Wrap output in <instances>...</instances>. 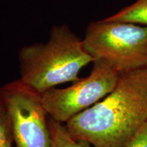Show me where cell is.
<instances>
[{"label":"cell","mask_w":147,"mask_h":147,"mask_svg":"<svg viewBox=\"0 0 147 147\" xmlns=\"http://www.w3.org/2000/svg\"><path fill=\"white\" fill-rule=\"evenodd\" d=\"M20 80L40 93L75 82L84 67L93 62L83 40L68 25H54L46 43L25 46L18 52Z\"/></svg>","instance_id":"obj_2"},{"label":"cell","mask_w":147,"mask_h":147,"mask_svg":"<svg viewBox=\"0 0 147 147\" xmlns=\"http://www.w3.org/2000/svg\"><path fill=\"white\" fill-rule=\"evenodd\" d=\"M14 144L10 115L4 100L0 95V147H14Z\"/></svg>","instance_id":"obj_8"},{"label":"cell","mask_w":147,"mask_h":147,"mask_svg":"<svg viewBox=\"0 0 147 147\" xmlns=\"http://www.w3.org/2000/svg\"><path fill=\"white\" fill-rule=\"evenodd\" d=\"M82 40L93 61H102L119 74L147 67L146 26L104 18L90 23Z\"/></svg>","instance_id":"obj_3"},{"label":"cell","mask_w":147,"mask_h":147,"mask_svg":"<svg viewBox=\"0 0 147 147\" xmlns=\"http://www.w3.org/2000/svg\"><path fill=\"white\" fill-rule=\"evenodd\" d=\"M10 115L15 147H51L49 114L41 93L14 80L0 87Z\"/></svg>","instance_id":"obj_4"},{"label":"cell","mask_w":147,"mask_h":147,"mask_svg":"<svg viewBox=\"0 0 147 147\" xmlns=\"http://www.w3.org/2000/svg\"><path fill=\"white\" fill-rule=\"evenodd\" d=\"M147 123V67L120 74L115 87L65 123L69 133L93 147H125Z\"/></svg>","instance_id":"obj_1"},{"label":"cell","mask_w":147,"mask_h":147,"mask_svg":"<svg viewBox=\"0 0 147 147\" xmlns=\"http://www.w3.org/2000/svg\"><path fill=\"white\" fill-rule=\"evenodd\" d=\"M93 63L88 76L80 78L67 88L53 87L41 93L46 110L55 121L65 123L100 102L115 87L119 74L102 61Z\"/></svg>","instance_id":"obj_5"},{"label":"cell","mask_w":147,"mask_h":147,"mask_svg":"<svg viewBox=\"0 0 147 147\" xmlns=\"http://www.w3.org/2000/svg\"><path fill=\"white\" fill-rule=\"evenodd\" d=\"M49 126L51 134V147H93L83 140H77L69 133L65 125L49 115Z\"/></svg>","instance_id":"obj_6"},{"label":"cell","mask_w":147,"mask_h":147,"mask_svg":"<svg viewBox=\"0 0 147 147\" xmlns=\"http://www.w3.org/2000/svg\"><path fill=\"white\" fill-rule=\"evenodd\" d=\"M105 19L147 27V0H137L135 3L121 9L118 12Z\"/></svg>","instance_id":"obj_7"},{"label":"cell","mask_w":147,"mask_h":147,"mask_svg":"<svg viewBox=\"0 0 147 147\" xmlns=\"http://www.w3.org/2000/svg\"><path fill=\"white\" fill-rule=\"evenodd\" d=\"M125 147H147V123L136 132Z\"/></svg>","instance_id":"obj_9"}]
</instances>
